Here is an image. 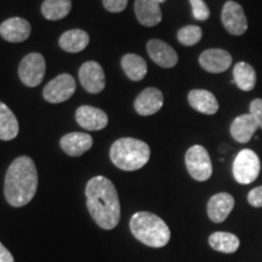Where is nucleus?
<instances>
[{"label":"nucleus","mask_w":262,"mask_h":262,"mask_svg":"<svg viewBox=\"0 0 262 262\" xmlns=\"http://www.w3.org/2000/svg\"><path fill=\"white\" fill-rule=\"evenodd\" d=\"M192 6L193 17L198 21H206L210 17V10H209L208 5L205 4L204 0H189Z\"/></svg>","instance_id":"28"},{"label":"nucleus","mask_w":262,"mask_h":262,"mask_svg":"<svg viewBox=\"0 0 262 262\" xmlns=\"http://www.w3.org/2000/svg\"><path fill=\"white\" fill-rule=\"evenodd\" d=\"M77 89L74 78L71 74L63 73L49 81L42 91V96L50 103H61L73 96Z\"/></svg>","instance_id":"8"},{"label":"nucleus","mask_w":262,"mask_h":262,"mask_svg":"<svg viewBox=\"0 0 262 262\" xmlns=\"http://www.w3.org/2000/svg\"><path fill=\"white\" fill-rule=\"evenodd\" d=\"M75 119L81 127L89 131L102 130L108 124L107 114L93 106H80L75 112Z\"/></svg>","instance_id":"13"},{"label":"nucleus","mask_w":262,"mask_h":262,"mask_svg":"<svg viewBox=\"0 0 262 262\" xmlns=\"http://www.w3.org/2000/svg\"><path fill=\"white\" fill-rule=\"evenodd\" d=\"M135 14L140 24L146 27H155L163 18L158 0H136Z\"/></svg>","instance_id":"17"},{"label":"nucleus","mask_w":262,"mask_h":262,"mask_svg":"<svg viewBox=\"0 0 262 262\" xmlns=\"http://www.w3.org/2000/svg\"><path fill=\"white\" fill-rule=\"evenodd\" d=\"M261 171L260 158L254 150L242 149L235 157L232 172L235 181L241 185H249L257 179Z\"/></svg>","instance_id":"5"},{"label":"nucleus","mask_w":262,"mask_h":262,"mask_svg":"<svg viewBox=\"0 0 262 262\" xmlns=\"http://www.w3.org/2000/svg\"><path fill=\"white\" fill-rule=\"evenodd\" d=\"M186 168L195 181L204 182L212 175V164L208 150L201 145H194L187 150L185 157Z\"/></svg>","instance_id":"6"},{"label":"nucleus","mask_w":262,"mask_h":262,"mask_svg":"<svg viewBox=\"0 0 262 262\" xmlns=\"http://www.w3.org/2000/svg\"><path fill=\"white\" fill-rule=\"evenodd\" d=\"M188 103L191 104L193 110L198 111L199 113L208 114V116H212V114L217 113L219 111V102L214 96L208 90L195 89L191 90L188 94Z\"/></svg>","instance_id":"20"},{"label":"nucleus","mask_w":262,"mask_h":262,"mask_svg":"<svg viewBox=\"0 0 262 262\" xmlns=\"http://www.w3.org/2000/svg\"><path fill=\"white\" fill-rule=\"evenodd\" d=\"M71 0H45L41 5V12L44 17L50 21H58L64 18L71 12Z\"/></svg>","instance_id":"26"},{"label":"nucleus","mask_w":262,"mask_h":262,"mask_svg":"<svg viewBox=\"0 0 262 262\" xmlns=\"http://www.w3.org/2000/svg\"><path fill=\"white\" fill-rule=\"evenodd\" d=\"M18 122L12 111L0 102V140H14L18 135Z\"/></svg>","instance_id":"22"},{"label":"nucleus","mask_w":262,"mask_h":262,"mask_svg":"<svg viewBox=\"0 0 262 262\" xmlns=\"http://www.w3.org/2000/svg\"><path fill=\"white\" fill-rule=\"evenodd\" d=\"M86 206L98 227L106 231L117 227L120 221V202L116 186L104 176H95L85 188Z\"/></svg>","instance_id":"1"},{"label":"nucleus","mask_w":262,"mask_h":262,"mask_svg":"<svg viewBox=\"0 0 262 262\" xmlns=\"http://www.w3.org/2000/svg\"><path fill=\"white\" fill-rule=\"evenodd\" d=\"M89 41L90 38L86 32L81 29H71L61 35L58 44L64 51L77 54V52L83 51L89 45Z\"/></svg>","instance_id":"21"},{"label":"nucleus","mask_w":262,"mask_h":262,"mask_svg":"<svg viewBox=\"0 0 262 262\" xmlns=\"http://www.w3.org/2000/svg\"><path fill=\"white\" fill-rule=\"evenodd\" d=\"M147 52L152 61L163 68H172L178 63L179 57L176 51L159 39H152L147 42Z\"/></svg>","instance_id":"12"},{"label":"nucleus","mask_w":262,"mask_h":262,"mask_svg":"<svg viewBox=\"0 0 262 262\" xmlns=\"http://www.w3.org/2000/svg\"><path fill=\"white\" fill-rule=\"evenodd\" d=\"M47 64L44 57L38 52L26 55L18 66V75L22 83L29 88L38 86L44 79Z\"/></svg>","instance_id":"7"},{"label":"nucleus","mask_w":262,"mask_h":262,"mask_svg":"<svg viewBox=\"0 0 262 262\" xmlns=\"http://www.w3.org/2000/svg\"><path fill=\"white\" fill-rule=\"evenodd\" d=\"M163 104L164 96L162 91L157 88H147L136 97L134 106L140 116H152L160 111Z\"/></svg>","instance_id":"16"},{"label":"nucleus","mask_w":262,"mask_h":262,"mask_svg":"<svg viewBox=\"0 0 262 262\" xmlns=\"http://www.w3.org/2000/svg\"><path fill=\"white\" fill-rule=\"evenodd\" d=\"M130 231L137 241L150 248L165 247L171 237L169 226L149 211L135 212L130 220Z\"/></svg>","instance_id":"3"},{"label":"nucleus","mask_w":262,"mask_h":262,"mask_svg":"<svg viewBox=\"0 0 262 262\" xmlns=\"http://www.w3.org/2000/svg\"><path fill=\"white\" fill-rule=\"evenodd\" d=\"M221 21L229 34L243 35L248 29V19L242 5L233 0L225 3L221 12Z\"/></svg>","instance_id":"9"},{"label":"nucleus","mask_w":262,"mask_h":262,"mask_svg":"<svg viewBox=\"0 0 262 262\" xmlns=\"http://www.w3.org/2000/svg\"><path fill=\"white\" fill-rule=\"evenodd\" d=\"M158 2H159V4H162V3L165 2V0H158Z\"/></svg>","instance_id":"33"},{"label":"nucleus","mask_w":262,"mask_h":262,"mask_svg":"<svg viewBox=\"0 0 262 262\" xmlns=\"http://www.w3.org/2000/svg\"><path fill=\"white\" fill-rule=\"evenodd\" d=\"M233 79L241 90L251 91L256 85V72L247 62H238L233 67Z\"/></svg>","instance_id":"23"},{"label":"nucleus","mask_w":262,"mask_h":262,"mask_svg":"<svg viewBox=\"0 0 262 262\" xmlns=\"http://www.w3.org/2000/svg\"><path fill=\"white\" fill-rule=\"evenodd\" d=\"M93 142V137L89 134L70 133L62 137L60 145L66 155L71 157H79L91 148Z\"/></svg>","instance_id":"19"},{"label":"nucleus","mask_w":262,"mask_h":262,"mask_svg":"<svg viewBox=\"0 0 262 262\" xmlns=\"http://www.w3.org/2000/svg\"><path fill=\"white\" fill-rule=\"evenodd\" d=\"M199 64L209 73H222L232 66V55L224 49H208L199 56Z\"/></svg>","instance_id":"11"},{"label":"nucleus","mask_w":262,"mask_h":262,"mask_svg":"<svg viewBox=\"0 0 262 262\" xmlns=\"http://www.w3.org/2000/svg\"><path fill=\"white\" fill-rule=\"evenodd\" d=\"M234 208V198L227 192L216 193L208 202V216L215 224L224 222Z\"/></svg>","instance_id":"14"},{"label":"nucleus","mask_w":262,"mask_h":262,"mask_svg":"<svg viewBox=\"0 0 262 262\" xmlns=\"http://www.w3.org/2000/svg\"><path fill=\"white\" fill-rule=\"evenodd\" d=\"M122 67L131 80H142L147 74V63L136 54H126L122 58Z\"/></svg>","instance_id":"25"},{"label":"nucleus","mask_w":262,"mask_h":262,"mask_svg":"<svg viewBox=\"0 0 262 262\" xmlns=\"http://www.w3.org/2000/svg\"><path fill=\"white\" fill-rule=\"evenodd\" d=\"M38 188V171L32 158L22 156L9 166L5 175L4 194L15 208L27 205L34 198Z\"/></svg>","instance_id":"2"},{"label":"nucleus","mask_w":262,"mask_h":262,"mask_svg":"<svg viewBox=\"0 0 262 262\" xmlns=\"http://www.w3.org/2000/svg\"><path fill=\"white\" fill-rule=\"evenodd\" d=\"M202 37L203 32L201 27H198V26H186V27H182L178 32L179 41L182 45H186V47L195 45L196 42L201 41Z\"/></svg>","instance_id":"27"},{"label":"nucleus","mask_w":262,"mask_h":262,"mask_svg":"<svg viewBox=\"0 0 262 262\" xmlns=\"http://www.w3.org/2000/svg\"><path fill=\"white\" fill-rule=\"evenodd\" d=\"M0 262H14V256L2 243H0Z\"/></svg>","instance_id":"32"},{"label":"nucleus","mask_w":262,"mask_h":262,"mask_svg":"<svg viewBox=\"0 0 262 262\" xmlns=\"http://www.w3.org/2000/svg\"><path fill=\"white\" fill-rule=\"evenodd\" d=\"M102 3L110 12H122L127 6V0H102Z\"/></svg>","instance_id":"29"},{"label":"nucleus","mask_w":262,"mask_h":262,"mask_svg":"<svg viewBox=\"0 0 262 262\" xmlns=\"http://www.w3.org/2000/svg\"><path fill=\"white\" fill-rule=\"evenodd\" d=\"M250 113L262 129V98H255L250 103Z\"/></svg>","instance_id":"30"},{"label":"nucleus","mask_w":262,"mask_h":262,"mask_svg":"<svg viewBox=\"0 0 262 262\" xmlns=\"http://www.w3.org/2000/svg\"><path fill=\"white\" fill-rule=\"evenodd\" d=\"M209 245L219 253L233 254L238 250L241 242L235 234L228 232H215L209 237Z\"/></svg>","instance_id":"24"},{"label":"nucleus","mask_w":262,"mask_h":262,"mask_svg":"<svg viewBox=\"0 0 262 262\" xmlns=\"http://www.w3.org/2000/svg\"><path fill=\"white\" fill-rule=\"evenodd\" d=\"M79 80L81 86L90 94H100L106 86L104 72L95 61L85 62L79 70Z\"/></svg>","instance_id":"10"},{"label":"nucleus","mask_w":262,"mask_h":262,"mask_svg":"<svg viewBox=\"0 0 262 262\" xmlns=\"http://www.w3.org/2000/svg\"><path fill=\"white\" fill-rule=\"evenodd\" d=\"M31 25L27 19L21 17H11L0 25V35L10 42H22L31 35Z\"/></svg>","instance_id":"15"},{"label":"nucleus","mask_w":262,"mask_h":262,"mask_svg":"<svg viewBox=\"0 0 262 262\" xmlns=\"http://www.w3.org/2000/svg\"><path fill=\"white\" fill-rule=\"evenodd\" d=\"M110 157L117 168L124 171H135L148 163L150 149L143 141L133 137H123L113 142Z\"/></svg>","instance_id":"4"},{"label":"nucleus","mask_w":262,"mask_h":262,"mask_svg":"<svg viewBox=\"0 0 262 262\" xmlns=\"http://www.w3.org/2000/svg\"><path fill=\"white\" fill-rule=\"evenodd\" d=\"M248 202L254 208H262V186H258L249 192Z\"/></svg>","instance_id":"31"},{"label":"nucleus","mask_w":262,"mask_h":262,"mask_svg":"<svg viewBox=\"0 0 262 262\" xmlns=\"http://www.w3.org/2000/svg\"><path fill=\"white\" fill-rule=\"evenodd\" d=\"M258 129V124L251 113L242 114L235 118L231 124V136L239 143H248L253 139Z\"/></svg>","instance_id":"18"}]
</instances>
